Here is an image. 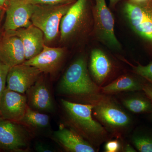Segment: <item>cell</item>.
<instances>
[{"label":"cell","instance_id":"18","mask_svg":"<svg viewBox=\"0 0 152 152\" xmlns=\"http://www.w3.org/2000/svg\"><path fill=\"white\" fill-rule=\"evenodd\" d=\"M144 83L141 80L130 75H125L119 77L106 86L101 87L102 94L107 95L122 92H133L142 91Z\"/></svg>","mask_w":152,"mask_h":152},{"label":"cell","instance_id":"28","mask_svg":"<svg viewBox=\"0 0 152 152\" xmlns=\"http://www.w3.org/2000/svg\"><path fill=\"white\" fill-rule=\"evenodd\" d=\"M123 151L126 152H137L136 149L129 144H125L123 145Z\"/></svg>","mask_w":152,"mask_h":152},{"label":"cell","instance_id":"24","mask_svg":"<svg viewBox=\"0 0 152 152\" xmlns=\"http://www.w3.org/2000/svg\"><path fill=\"white\" fill-rule=\"evenodd\" d=\"M109 140L106 142L104 146L106 152H118L122 151L123 145L118 139Z\"/></svg>","mask_w":152,"mask_h":152},{"label":"cell","instance_id":"20","mask_svg":"<svg viewBox=\"0 0 152 152\" xmlns=\"http://www.w3.org/2000/svg\"><path fill=\"white\" fill-rule=\"evenodd\" d=\"M131 140L139 152H152V129H137L133 133Z\"/></svg>","mask_w":152,"mask_h":152},{"label":"cell","instance_id":"26","mask_svg":"<svg viewBox=\"0 0 152 152\" xmlns=\"http://www.w3.org/2000/svg\"><path fill=\"white\" fill-rule=\"evenodd\" d=\"M142 91L152 101V85L150 83H146L144 85Z\"/></svg>","mask_w":152,"mask_h":152},{"label":"cell","instance_id":"29","mask_svg":"<svg viewBox=\"0 0 152 152\" xmlns=\"http://www.w3.org/2000/svg\"><path fill=\"white\" fill-rule=\"evenodd\" d=\"M10 0H0V9H6Z\"/></svg>","mask_w":152,"mask_h":152},{"label":"cell","instance_id":"2","mask_svg":"<svg viewBox=\"0 0 152 152\" xmlns=\"http://www.w3.org/2000/svg\"><path fill=\"white\" fill-rule=\"evenodd\" d=\"M68 124L97 149L110 140V135L93 116V104L61 99ZM98 150V149H97Z\"/></svg>","mask_w":152,"mask_h":152},{"label":"cell","instance_id":"22","mask_svg":"<svg viewBox=\"0 0 152 152\" xmlns=\"http://www.w3.org/2000/svg\"><path fill=\"white\" fill-rule=\"evenodd\" d=\"M134 72L152 85V62L145 66L139 64L134 67Z\"/></svg>","mask_w":152,"mask_h":152},{"label":"cell","instance_id":"12","mask_svg":"<svg viewBox=\"0 0 152 152\" xmlns=\"http://www.w3.org/2000/svg\"><path fill=\"white\" fill-rule=\"evenodd\" d=\"M64 53L63 48H52L45 45L40 53L23 64L37 68L42 73L53 75L61 66Z\"/></svg>","mask_w":152,"mask_h":152},{"label":"cell","instance_id":"27","mask_svg":"<svg viewBox=\"0 0 152 152\" xmlns=\"http://www.w3.org/2000/svg\"><path fill=\"white\" fill-rule=\"evenodd\" d=\"M36 151L38 152H54L53 150L50 148L49 147H47L42 144H38L36 147Z\"/></svg>","mask_w":152,"mask_h":152},{"label":"cell","instance_id":"8","mask_svg":"<svg viewBox=\"0 0 152 152\" xmlns=\"http://www.w3.org/2000/svg\"><path fill=\"white\" fill-rule=\"evenodd\" d=\"M35 5L26 0H10L6 7L4 29L6 32L13 31L32 25L31 18Z\"/></svg>","mask_w":152,"mask_h":152},{"label":"cell","instance_id":"32","mask_svg":"<svg viewBox=\"0 0 152 152\" xmlns=\"http://www.w3.org/2000/svg\"><path fill=\"white\" fill-rule=\"evenodd\" d=\"M2 10H3L0 9V20H1V16L2 11Z\"/></svg>","mask_w":152,"mask_h":152},{"label":"cell","instance_id":"7","mask_svg":"<svg viewBox=\"0 0 152 152\" xmlns=\"http://www.w3.org/2000/svg\"><path fill=\"white\" fill-rule=\"evenodd\" d=\"M93 15L95 32L98 38L112 48H119L121 45L115 34L114 18L106 0H96Z\"/></svg>","mask_w":152,"mask_h":152},{"label":"cell","instance_id":"30","mask_svg":"<svg viewBox=\"0 0 152 152\" xmlns=\"http://www.w3.org/2000/svg\"><path fill=\"white\" fill-rule=\"evenodd\" d=\"M120 0H110V4L111 6H114Z\"/></svg>","mask_w":152,"mask_h":152},{"label":"cell","instance_id":"21","mask_svg":"<svg viewBox=\"0 0 152 152\" xmlns=\"http://www.w3.org/2000/svg\"><path fill=\"white\" fill-rule=\"evenodd\" d=\"M49 122L50 118L48 115L31 108L28 106L20 123L36 129H41L46 127Z\"/></svg>","mask_w":152,"mask_h":152},{"label":"cell","instance_id":"23","mask_svg":"<svg viewBox=\"0 0 152 152\" xmlns=\"http://www.w3.org/2000/svg\"><path fill=\"white\" fill-rule=\"evenodd\" d=\"M10 68L0 60V100L3 92L6 88L7 77Z\"/></svg>","mask_w":152,"mask_h":152},{"label":"cell","instance_id":"33","mask_svg":"<svg viewBox=\"0 0 152 152\" xmlns=\"http://www.w3.org/2000/svg\"><path fill=\"white\" fill-rule=\"evenodd\" d=\"M151 116H152V112L151 113Z\"/></svg>","mask_w":152,"mask_h":152},{"label":"cell","instance_id":"11","mask_svg":"<svg viewBox=\"0 0 152 152\" xmlns=\"http://www.w3.org/2000/svg\"><path fill=\"white\" fill-rule=\"evenodd\" d=\"M28 106L26 96L6 88L0 100V115L4 119L20 123Z\"/></svg>","mask_w":152,"mask_h":152},{"label":"cell","instance_id":"6","mask_svg":"<svg viewBox=\"0 0 152 152\" xmlns=\"http://www.w3.org/2000/svg\"><path fill=\"white\" fill-rule=\"evenodd\" d=\"M124 12L132 29L152 43V4L150 0L142 3H127Z\"/></svg>","mask_w":152,"mask_h":152},{"label":"cell","instance_id":"1","mask_svg":"<svg viewBox=\"0 0 152 152\" xmlns=\"http://www.w3.org/2000/svg\"><path fill=\"white\" fill-rule=\"evenodd\" d=\"M61 95L82 103L93 104L103 94L92 80L83 58L71 64L63 75L58 88Z\"/></svg>","mask_w":152,"mask_h":152},{"label":"cell","instance_id":"9","mask_svg":"<svg viewBox=\"0 0 152 152\" xmlns=\"http://www.w3.org/2000/svg\"><path fill=\"white\" fill-rule=\"evenodd\" d=\"M42 73L37 68L23 64L12 67L7 77L6 88L24 94Z\"/></svg>","mask_w":152,"mask_h":152},{"label":"cell","instance_id":"14","mask_svg":"<svg viewBox=\"0 0 152 152\" xmlns=\"http://www.w3.org/2000/svg\"><path fill=\"white\" fill-rule=\"evenodd\" d=\"M54 137L66 151L95 152L98 150L72 128H60L54 132Z\"/></svg>","mask_w":152,"mask_h":152},{"label":"cell","instance_id":"25","mask_svg":"<svg viewBox=\"0 0 152 152\" xmlns=\"http://www.w3.org/2000/svg\"><path fill=\"white\" fill-rule=\"evenodd\" d=\"M28 2L33 5H57L67 4L72 2V0H26Z\"/></svg>","mask_w":152,"mask_h":152},{"label":"cell","instance_id":"3","mask_svg":"<svg viewBox=\"0 0 152 152\" xmlns=\"http://www.w3.org/2000/svg\"><path fill=\"white\" fill-rule=\"evenodd\" d=\"M93 104V116L110 135L122 138L132 129V118L109 95L103 94Z\"/></svg>","mask_w":152,"mask_h":152},{"label":"cell","instance_id":"4","mask_svg":"<svg viewBox=\"0 0 152 152\" xmlns=\"http://www.w3.org/2000/svg\"><path fill=\"white\" fill-rule=\"evenodd\" d=\"M69 4L35 5L31 21L43 32L47 42L54 40L58 35L61 20L69 8Z\"/></svg>","mask_w":152,"mask_h":152},{"label":"cell","instance_id":"17","mask_svg":"<svg viewBox=\"0 0 152 152\" xmlns=\"http://www.w3.org/2000/svg\"><path fill=\"white\" fill-rule=\"evenodd\" d=\"M113 65L110 60L102 51L94 49L90 58V70L93 80L101 87L105 84L111 73Z\"/></svg>","mask_w":152,"mask_h":152},{"label":"cell","instance_id":"15","mask_svg":"<svg viewBox=\"0 0 152 152\" xmlns=\"http://www.w3.org/2000/svg\"><path fill=\"white\" fill-rule=\"evenodd\" d=\"M26 93L28 105L31 108L39 112H51L53 110L50 92L40 77Z\"/></svg>","mask_w":152,"mask_h":152},{"label":"cell","instance_id":"5","mask_svg":"<svg viewBox=\"0 0 152 152\" xmlns=\"http://www.w3.org/2000/svg\"><path fill=\"white\" fill-rule=\"evenodd\" d=\"M29 139L28 132L23 126L0 115V149L25 151L27 150Z\"/></svg>","mask_w":152,"mask_h":152},{"label":"cell","instance_id":"16","mask_svg":"<svg viewBox=\"0 0 152 152\" xmlns=\"http://www.w3.org/2000/svg\"><path fill=\"white\" fill-rule=\"evenodd\" d=\"M10 32L13 33L20 39L24 48L26 61L36 56L43 49L44 33L34 25Z\"/></svg>","mask_w":152,"mask_h":152},{"label":"cell","instance_id":"13","mask_svg":"<svg viewBox=\"0 0 152 152\" xmlns=\"http://www.w3.org/2000/svg\"><path fill=\"white\" fill-rule=\"evenodd\" d=\"M0 41V60L10 67L23 64L26 61L23 45L20 39L12 32Z\"/></svg>","mask_w":152,"mask_h":152},{"label":"cell","instance_id":"31","mask_svg":"<svg viewBox=\"0 0 152 152\" xmlns=\"http://www.w3.org/2000/svg\"><path fill=\"white\" fill-rule=\"evenodd\" d=\"M132 2H134L142 3L148 1L149 0H132Z\"/></svg>","mask_w":152,"mask_h":152},{"label":"cell","instance_id":"10","mask_svg":"<svg viewBox=\"0 0 152 152\" xmlns=\"http://www.w3.org/2000/svg\"><path fill=\"white\" fill-rule=\"evenodd\" d=\"M87 2V0H77L63 17L60 26L62 42L74 37L81 29L86 16Z\"/></svg>","mask_w":152,"mask_h":152},{"label":"cell","instance_id":"19","mask_svg":"<svg viewBox=\"0 0 152 152\" xmlns=\"http://www.w3.org/2000/svg\"><path fill=\"white\" fill-rule=\"evenodd\" d=\"M140 91L124 97L121 99L123 105L134 114H151L152 112V101L146 94Z\"/></svg>","mask_w":152,"mask_h":152}]
</instances>
